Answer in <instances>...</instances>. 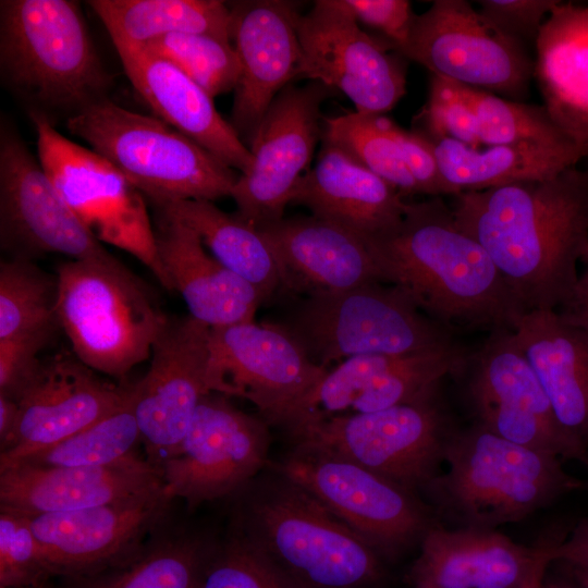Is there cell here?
<instances>
[{
	"mask_svg": "<svg viewBox=\"0 0 588 588\" xmlns=\"http://www.w3.org/2000/svg\"><path fill=\"white\" fill-rule=\"evenodd\" d=\"M50 339L0 341V395L17 402L35 378L41 360L38 353Z\"/></svg>",
	"mask_w": 588,
	"mask_h": 588,
	"instance_id": "cell-46",
	"label": "cell"
},
{
	"mask_svg": "<svg viewBox=\"0 0 588 588\" xmlns=\"http://www.w3.org/2000/svg\"><path fill=\"white\" fill-rule=\"evenodd\" d=\"M128 389L102 381L75 356L57 355L41 362L17 400L19 419L0 449V470L110 415L125 402Z\"/></svg>",
	"mask_w": 588,
	"mask_h": 588,
	"instance_id": "cell-20",
	"label": "cell"
},
{
	"mask_svg": "<svg viewBox=\"0 0 588 588\" xmlns=\"http://www.w3.org/2000/svg\"><path fill=\"white\" fill-rule=\"evenodd\" d=\"M357 21L381 32L394 50L407 40L415 13L407 0H339Z\"/></svg>",
	"mask_w": 588,
	"mask_h": 588,
	"instance_id": "cell-45",
	"label": "cell"
},
{
	"mask_svg": "<svg viewBox=\"0 0 588 588\" xmlns=\"http://www.w3.org/2000/svg\"><path fill=\"white\" fill-rule=\"evenodd\" d=\"M161 490L159 471L136 455L102 467L19 464L0 471V511L32 517L111 504Z\"/></svg>",
	"mask_w": 588,
	"mask_h": 588,
	"instance_id": "cell-24",
	"label": "cell"
},
{
	"mask_svg": "<svg viewBox=\"0 0 588 588\" xmlns=\"http://www.w3.org/2000/svg\"><path fill=\"white\" fill-rule=\"evenodd\" d=\"M0 70L29 112L52 122L108 98L112 84L79 4L71 0H1Z\"/></svg>",
	"mask_w": 588,
	"mask_h": 588,
	"instance_id": "cell-5",
	"label": "cell"
},
{
	"mask_svg": "<svg viewBox=\"0 0 588 588\" xmlns=\"http://www.w3.org/2000/svg\"><path fill=\"white\" fill-rule=\"evenodd\" d=\"M552 542L526 547L495 529L433 524L419 542L412 588H540Z\"/></svg>",
	"mask_w": 588,
	"mask_h": 588,
	"instance_id": "cell-21",
	"label": "cell"
},
{
	"mask_svg": "<svg viewBox=\"0 0 588 588\" xmlns=\"http://www.w3.org/2000/svg\"><path fill=\"white\" fill-rule=\"evenodd\" d=\"M448 469L422 492L434 514L455 527L495 529L522 520L562 495L583 488L562 460L503 439L477 422L452 432Z\"/></svg>",
	"mask_w": 588,
	"mask_h": 588,
	"instance_id": "cell-4",
	"label": "cell"
},
{
	"mask_svg": "<svg viewBox=\"0 0 588 588\" xmlns=\"http://www.w3.org/2000/svg\"><path fill=\"white\" fill-rule=\"evenodd\" d=\"M268 466L323 504L385 562L419 544L437 523L418 493L328 451L294 443Z\"/></svg>",
	"mask_w": 588,
	"mask_h": 588,
	"instance_id": "cell-9",
	"label": "cell"
},
{
	"mask_svg": "<svg viewBox=\"0 0 588 588\" xmlns=\"http://www.w3.org/2000/svg\"><path fill=\"white\" fill-rule=\"evenodd\" d=\"M0 235L19 258L62 254L72 260L111 256L81 222L39 159L7 120L0 126Z\"/></svg>",
	"mask_w": 588,
	"mask_h": 588,
	"instance_id": "cell-18",
	"label": "cell"
},
{
	"mask_svg": "<svg viewBox=\"0 0 588 588\" xmlns=\"http://www.w3.org/2000/svg\"><path fill=\"white\" fill-rule=\"evenodd\" d=\"M54 575L25 515L0 511V586H44Z\"/></svg>",
	"mask_w": 588,
	"mask_h": 588,
	"instance_id": "cell-42",
	"label": "cell"
},
{
	"mask_svg": "<svg viewBox=\"0 0 588 588\" xmlns=\"http://www.w3.org/2000/svg\"><path fill=\"white\" fill-rule=\"evenodd\" d=\"M268 243L281 286L305 296L384 282L366 242L310 217L283 218L257 228Z\"/></svg>",
	"mask_w": 588,
	"mask_h": 588,
	"instance_id": "cell-25",
	"label": "cell"
},
{
	"mask_svg": "<svg viewBox=\"0 0 588 588\" xmlns=\"http://www.w3.org/2000/svg\"><path fill=\"white\" fill-rule=\"evenodd\" d=\"M58 280L29 259L0 265V341L51 339L59 328Z\"/></svg>",
	"mask_w": 588,
	"mask_h": 588,
	"instance_id": "cell-35",
	"label": "cell"
},
{
	"mask_svg": "<svg viewBox=\"0 0 588 588\" xmlns=\"http://www.w3.org/2000/svg\"><path fill=\"white\" fill-rule=\"evenodd\" d=\"M558 0H480L479 13L516 44H536L540 28Z\"/></svg>",
	"mask_w": 588,
	"mask_h": 588,
	"instance_id": "cell-44",
	"label": "cell"
},
{
	"mask_svg": "<svg viewBox=\"0 0 588 588\" xmlns=\"http://www.w3.org/2000/svg\"><path fill=\"white\" fill-rule=\"evenodd\" d=\"M211 548L188 536L162 540L107 574L73 580L83 588H200Z\"/></svg>",
	"mask_w": 588,
	"mask_h": 588,
	"instance_id": "cell-34",
	"label": "cell"
},
{
	"mask_svg": "<svg viewBox=\"0 0 588 588\" xmlns=\"http://www.w3.org/2000/svg\"><path fill=\"white\" fill-rule=\"evenodd\" d=\"M287 431L293 443L336 454L415 493L440 474L453 432L436 393L381 411L313 417Z\"/></svg>",
	"mask_w": 588,
	"mask_h": 588,
	"instance_id": "cell-10",
	"label": "cell"
},
{
	"mask_svg": "<svg viewBox=\"0 0 588 588\" xmlns=\"http://www.w3.org/2000/svg\"><path fill=\"white\" fill-rule=\"evenodd\" d=\"M278 323L242 322L209 329L210 393L252 402L268 424L282 426L327 371Z\"/></svg>",
	"mask_w": 588,
	"mask_h": 588,
	"instance_id": "cell-15",
	"label": "cell"
},
{
	"mask_svg": "<svg viewBox=\"0 0 588 588\" xmlns=\"http://www.w3.org/2000/svg\"><path fill=\"white\" fill-rule=\"evenodd\" d=\"M155 236L172 292L181 294L189 316L209 327L254 321L262 296L207 253L194 230L157 212Z\"/></svg>",
	"mask_w": 588,
	"mask_h": 588,
	"instance_id": "cell-28",
	"label": "cell"
},
{
	"mask_svg": "<svg viewBox=\"0 0 588 588\" xmlns=\"http://www.w3.org/2000/svg\"><path fill=\"white\" fill-rule=\"evenodd\" d=\"M138 442H142V438L133 409L130 385L125 402L117 411L13 466L19 464L60 467L109 466L135 456L134 448Z\"/></svg>",
	"mask_w": 588,
	"mask_h": 588,
	"instance_id": "cell-37",
	"label": "cell"
},
{
	"mask_svg": "<svg viewBox=\"0 0 588 588\" xmlns=\"http://www.w3.org/2000/svg\"><path fill=\"white\" fill-rule=\"evenodd\" d=\"M200 588H293L235 529L212 546Z\"/></svg>",
	"mask_w": 588,
	"mask_h": 588,
	"instance_id": "cell-41",
	"label": "cell"
},
{
	"mask_svg": "<svg viewBox=\"0 0 588 588\" xmlns=\"http://www.w3.org/2000/svg\"><path fill=\"white\" fill-rule=\"evenodd\" d=\"M513 331L556 418L588 446V332L556 310L526 311Z\"/></svg>",
	"mask_w": 588,
	"mask_h": 588,
	"instance_id": "cell-29",
	"label": "cell"
},
{
	"mask_svg": "<svg viewBox=\"0 0 588 588\" xmlns=\"http://www.w3.org/2000/svg\"><path fill=\"white\" fill-rule=\"evenodd\" d=\"M69 132L122 172L151 203L230 196L233 168L160 119L108 98L65 120Z\"/></svg>",
	"mask_w": 588,
	"mask_h": 588,
	"instance_id": "cell-7",
	"label": "cell"
},
{
	"mask_svg": "<svg viewBox=\"0 0 588 588\" xmlns=\"http://www.w3.org/2000/svg\"><path fill=\"white\" fill-rule=\"evenodd\" d=\"M466 391L477 424L516 444L588 466V446L559 421L512 329L468 354Z\"/></svg>",
	"mask_w": 588,
	"mask_h": 588,
	"instance_id": "cell-12",
	"label": "cell"
},
{
	"mask_svg": "<svg viewBox=\"0 0 588 588\" xmlns=\"http://www.w3.org/2000/svg\"><path fill=\"white\" fill-rule=\"evenodd\" d=\"M331 90L318 82L289 84L274 98L249 143L252 163L230 194L238 217L257 228L284 218L322 135L320 107Z\"/></svg>",
	"mask_w": 588,
	"mask_h": 588,
	"instance_id": "cell-17",
	"label": "cell"
},
{
	"mask_svg": "<svg viewBox=\"0 0 588 588\" xmlns=\"http://www.w3.org/2000/svg\"><path fill=\"white\" fill-rule=\"evenodd\" d=\"M460 226L487 252L524 311L558 310L588 246V170L454 195Z\"/></svg>",
	"mask_w": 588,
	"mask_h": 588,
	"instance_id": "cell-1",
	"label": "cell"
},
{
	"mask_svg": "<svg viewBox=\"0 0 588 588\" xmlns=\"http://www.w3.org/2000/svg\"><path fill=\"white\" fill-rule=\"evenodd\" d=\"M396 137L404 155L405 163L414 177L419 194L432 196L448 195L440 175L438 162L429 140L418 131H406L397 125Z\"/></svg>",
	"mask_w": 588,
	"mask_h": 588,
	"instance_id": "cell-47",
	"label": "cell"
},
{
	"mask_svg": "<svg viewBox=\"0 0 588 588\" xmlns=\"http://www.w3.org/2000/svg\"><path fill=\"white\" fill-rule=\"evenodd\" d=\"M115 49L142 48L172 33L231 39V12L220 0H89Z\"/></svg>",
	"mask_w": 588,
	"mask_h": 588,
	"instance_id": "cell-33",
	"label": "cell"
},
{
	"mask_svg": "<svg viewBox=\"0 0 588 588\" xmlns=\"http://www.w3.org/2000/svg\"><path fill=\"white\" fill-rule=\"evenodd\" d=\"M540 588H579V586L571 578V579H564V578H548L546 576L542 585Z\"/></svg>",
	"mask_w": 588,
	"mask_h": 588,
	"instance_id": "cell-51",
	"label": "cell"
},
{
	"mask_svg": "<svg viewBox=\"0 0 588 588\" xmlns=\"http://www.w3.org/2000/svg\"><path fill=\"white\" fill-rule=\"evenodd\" d=\"M209 329L189 315L168 317L152 345L147 372L131 385L147 461L157 470L175 452L199 402L210 393Z\"/></svg>",
	"mask_w": 588,
	"mask_h": 588,
	"instance_id": "cell-19",
	"label": "cell"
},
{
	"mask_svg": "<svg viewBox=\"0 0 588 588\" xmlns=\"http://www.w3.org/2000/svg\"><path fill=\"white\" fill-rule=\"evenodd\" d=\"M460 86L475 111L482 147L577 142L558 125L544 106L509 100L486 90Z\"/></svg>",
	"mask_w": 588,
	"mask_h": 588,
	"instance_id": "cell-39",
	"label": "cell"
},
{
	"mask_svg": "<svg viewBox=\"0 0 588 588\" xmlns=\"http://www.w3.org/2000/svg\"><path fill=\"white\" fill-rule=\"evenodd\" d=\"M28 588H45V586H39V587H28Z\"/></svg>",
	"mask_w": 588,
	"mask_h": 588,
	"instance_id": "cell-55",
	"label": "cell"
},
{
	"mask_svg": "<svg viewBox=\"0 0 588 588\" xmlns=\"http://www.w3.org/2000/svg\"><path fill=\"white\" fill-rule=\"evenodd\" d=\"M117 51L133 87L160 120L241 173L249 168V148L220 115L204 88L173 63L146 49Z\"/></svg>",
	"mask_w": 588,
	"mask_h": 588,
	"instance_id": "cell-26",
	"label": "cell"
},
{
	"mask_svg": "<svg viewBox=\"0 0 588 588\" xmlns=\"http://www.w3.org/2000/svg\"><path fill=\"white\" fill-rule=\"evenodd\" d=\"M418 121L421 128L416 131L428 138H446L471 148L482 147L473 106L455 82L431 74L428 101Z\"/></svg>",
	"mask_w": 588,
	"mask_h": 588,
	"instance_id": "cell-43",
	"label": "cell"
},
{
	"mask_svg": "<svg viewBox=\"0 0 588 588\" xmlns=\"http://www.w3.org/2000/svg\"><path fill=\"white\" fill-rule=\"evenodd\" d=\"M385 283L449 329H512L523 307L441 196L405 203L392 231L365 241Z\"/></svg>",
	"mask_w": 588,
	"mask_h": 588,
	"instance_id": "cell-2",
	"label": "cell"
},
{
	"mask_svg": "<svg viewBox=\"0 0 588 588\" xmlns=\"http://www.w3.org/2000/svg\"><path fill=\"white\" fill-rule=\"evenodd\" d=\"M467 356L456 343L400 356L362 393L351 412L381 411L427 397L437 392L445 376L463 371Z\"/></svg>",
	"mask_w": 588,
	"mask_h": 588,
	"instance_id": "cell-38",
	"label": "cell"
},
{
	"mask_svg": "<svg viewBox=\"0 0 588 588\" xmlns=\"http://www.w3.org/2000/svg\"><path fill=\"white\" fill-rule=\"evenodd\" d=\"M583 488L588 490V480H587V481H584Z\"/></svg>",
	"mask_w": 588,
	"mask_h": 588,
	"instance_id": "cell-54",
	"label": "cell"
},
{
	"mask_svg": "<svg viewBox=\"0 0 588 588\" xmlns=\"http://www.w3.org/2000/svg\"><path fill=\"white\" fill-rule=\"evenodd\" d=\"M268 469L237 494L235 529L293 588H383L387 562L307 491Z\"/></svg>",
	"mask_w": 588,
	"mask_h": 588,
	"instance_id": "cell-3",
	"label": "cell"
},
{
	"mask_svg": "<svg viewBox=\"0 0 588 588\" xmlns=\"http://www.w3.org/2000/svg\"><path fill=\"white\" fill-rule=\"evenodd\" d=\"M396 127L383 114L354 111L326 118L321 138L390 183L402 197L419 194L405 163Z\"/></svg>",
	"mask_w": 588,
	"mask_h": 588,
	"instance_id": "cell-36",
	"label": "cell"
},
{
	"mask_svg": "<svg viewBox=\"0 0 588 588\" xmlns=\"http://www.w3.org/2000/svg\"><path fill=\"white\" fill-rule=\"evenodd\" d=\"M0 588H9V587H3V586H0Z\"/></svg>",
	"mask_w": 588,
	"mask_h": 588,
	"instance_id": "cell-56",
	"label": "cell"
},
{
	"mask_svg": "<svg viewBox=\"0 0 588 588\" xmlns=\"http://www.w3.org/2000/svg\"><path fill=\"white\" fill-rule=\"evenodd\" d=\"M19 419L16 401L0 395V449L11 439Z\"/></svg>",
	"mask_w": 588,
	"mask_h": 588,
	"instance_id": "cell-50",
	"label": "cell"
},
{
	"mask_svg": "<svg viewBox=\"0 0 588 588\" xmlns=\"http://www.w3.org/2000/svg\"><path fill=\"white\" fill-rule=\"evenodd\" d=\"M268 422L209 393L175 452L158 467L162 492L189 507L240 494L268 467Z\"/></svg>",
	"mask_w": 588,
	"mask_h": 588,
	"instance_id": "cell-13",
	"label": "cell"
},
{
	"mask_svg": "<svg viewBox=\"0 0 588 588\" xmlns=\"http://www.w3.org/2000/svg\"><path fill=\"white\" fill-rule=\"evenodd\" d=\"M552 562L588 569V517L581 519L562 540L551 546Z\"/></svg>",
	"mask_w": 588,
	"mask_h": 588,
	"instance_id": "cell-48",
	"label": "cell"
},
{
	"mask_svg": "<svg viewBox=\"0 0 588 588\" xmlns=\"http://www.w3.org/2000/svg\"><path fill=\"white\" fill-rule=\"evenodd\" d=\"M229 8L240 63L230 124L250 143L274 98L298 76L301 13L286 0L234 1Z\"/></svg>",
	"mask_w": 588,
	"mask_h": 588,
	"instance_id": "cell-23",
	"label": "cell"
},
{
	"mask_svg": "<svg viewBox=\"0 0 588 588\" xmlns=\"http://www.w3.org/2000/svg\"><path fill=\"white\" fill-rule=\"evenodd\" d=\"M170 501L162 490L111 504L32 516L29 523L54 575L91 577L135 558Z\"/></svg>",
	"mask_w": 588,
	"mask_h": 588,
	"instance_id": "cell-22",
	"label": "cell"
},
{
	"mask_svg": "<svg viewBox=\"0 0 588 588\" xmlns=\"http://www.w3.org/2000/svg\"><path fill=\"white\" fill-rule=\"evenodd\" d=\"M142 48L173 63L212 98L236 86L240 63L230 40L205 34L172 33Z\"/></svg>",
	"mask_w": 588,
	"mask_h": 588,
	"instance_id": "cell-40",
	"label": "cell"
},
{
	"mask_svg": "<svg viewBox=\"0 0 588 588\" xmlns=\"http://www.w3.org/2000/svg\"><path fill=\"white\" fill-rule=\"evenodd\" d=\"M56 275L58 322L78 360L123 378L150 357L168 316L114 256L69 260Z\"/></svg>",
	"mask_w": 588,
	"mask_h": 588,
	"instance_id": "cell-6",
	"label": "cell"
},
{
	"mask_svg": "<svg viewBox=\"0 0 588 588\" xmlns=\"http://www.w3.org/2000/svg\"><path fill=\"white\" fill-rule=\"evenodd\" d=\"M157 212L194 230L205 247L226 269L253 285L264 301L281 286L272 252L257 226L201 199L155 201Z\"/></svg>",
	"mask_w": 588,
	"mask_h": 588,
	"instance_id": "cell-32",
	"label": "cell"
},
{
	"mask_svg": "<svg viewBox=\"0 0 588 588\" xmlns=\"http://www.w3.org/2000/svg\"><path fill=\"white\" fill-rule=\"evenodd\" d=\"M580 265L584 269L578 275L572 294L556 311L567 323L588 332V246Z\"/></svg>",
	"mask_w": 588,
	"mask_h": 588,
	"instance_id": "cell-49",
	"label": "cell"
},
{
	"mask_svg": "<svg viewBox=\"0 0 588 588\" xmlns=\"http://www.w3.org/2000/svg\"><path fill=\"white\" fill-rule=\"evenodd\" d=\"M399 53L457 84L522 98L534 75L526 49L494 29L465 0H436L415 14Z\"/></svg>",
	"mask_w": 588,
	"mask_h": 588,
	"instance_id": "cell-14",
	"label": "cell"
},
{
	"mask_svg": "<svg viewBox=\"0 0 588 588\" xmlns=\"http://www.w3.org/2000/svg\"><path fill=\"white\" fill-rule=\"evenodd\" d=\"M426 138L432 147L448 195L452 196L547 180L588 158V145L578 142L471 148L452 139Z\"/></svg>",
	"mask_w": 588,
	"mask_h": 588,
	"instance_id": "cell-31",
	"label": "cell"
},
{
	"mask_svg": "<svg viewBox=\"0 0 588 588\" xmlns=\"http://www.w3.org/2000/svg\"><path fill=\"white\" fill-rule=\"evenodd\" d=\"M571 578L579 588H588V569L568 566Z\"/></svg>",
	"mask_w": 588,
	"mask_h": 588,
	"instance_id": "cell-52",
	"label": "cell"
},
{
	"mask_svg": "<svg viewBox=\"0 0 588 588\" xmlns=\"http://www.w3.org/2000/svg\"><path fill=\"white\" fill-rule=\"evenodd\" d=\"M297 78L345 94L358 112L383 114L406 93V69L387 40L364 32L339 0H317L297 23Z\"/></svg>",
	"mask_w": 588,
	"mask_h": 588,
	"instance_id": "cell-16",
	"label": "cell"
},
{
	"mask_svg": "<svg viewBox=\"0 0 588 588\" xmlns=\"http://www.w3.org/2000/svg\"><path fill=\"white\" fill-rule=\"evenodd\" d=\"M373 282L305 296L285 324L317 365L359 355H411L454 344L452 332L400 287Z\"/></svg>",
	"mask_w": 588,
	"mask_h": 588,
	"instance_id": "cell-8",
	"label": "cell"
},
{
	"mask_svg": "<svg viewBox=\"0 0 588 588\" xmlns=\"http://www.w3.org/2000/svg\"><path fill=\"white\" fill-rule=\"evenodd\" d=\"M291 203L364 241L396 228L405 207L394 186L323 142L315 167L296 183Z\"/></svg>",
	"mask_w": 588,
	"mask_h": 588,
	"instance_id": "cell-27",
	"label": "cell"
},
{
	"mask_svg": "<svg viewBox=\"0 0 588 588\" xmlns=\"http://www.w3.org/2000/svg\"><path fill=\"white\" fill-rule=\"evenodd\" d=\"M535 48L543 106L572 138L588 145V5L559 1Z\"/></svg>",
	"mask_w": 588,
	"mask_h": 588,
	"instance_id": "cell-30",
	"label": "cell"
},
{
	"mask_svg": "<svg viewBox=\"0 0 588 588\" xmlns=\"http://www.w3.org/2000/svg\"><path fill=\"white\" fill-rule=\"evenodd\" d=\"M66 588H83L77 581L72 579V585Z\"/></svg>",
	"mask_w": 588,
	"mask_h": 588,
	"instance_id": "cell-53",
	"label": "cell"
},
{
	"mask_svg": "<svg viewBox=\"0 0 588 588\" xmlns=\"http://www.w3.org/2000/svg\"><path fill=\"white\" fill-rule=\"evenodd\" d=\"M38 159L65 203L100 242L127 252L172 292L160 262L144 194L111 162L63 136L30 111Z\"/></svg>",
	"mask_w": 588,
	"mask_h": 588,
	"instance_id": "cell-11",
	"label": "cell"
}]
</instances>
